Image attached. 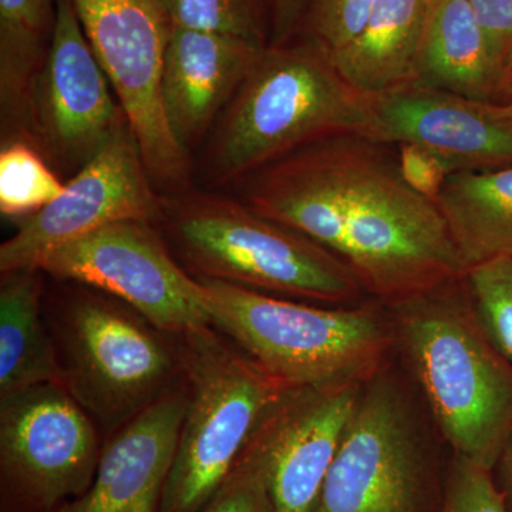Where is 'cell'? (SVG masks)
<instances>
[{
  "mask_svg": "<svg viewBox=\"0 0 512 512\" xmlns=\"http://www.w3.org/2000/svg\"><path fill=\"white\" fill-rule=\"evenodd\" d=\"M238 200L318 242L394 305L460 281L467 265L436 202L407 185L389 144L316 141L235 184Z\"/></svg>",
  "mask_w": 512,
  "mask_h": 512,
  "instance_id": "1",
  "label": "cell"
},
{
  "mask_svg": "<svg viewBox=\"0 0 512 512\" xmlns=\"http://www.w3.org/2000/svg\"><path fill=\"white\" fill-rule=\"evenodd\" d=\"M375 137L372 94L340 74L332 56L305 37L266 45L212 128L202 177L235 185L316 141Z\"/></svg>",
  "mask_w": 512,
  "mask_h": 512,
  "instance_id": "2",
  "label": "cell"
},
{
  "mask_svg": "<svg viewBox=\"0 0 512 512\" xmlns=\"http://www.w3.org/2000/svg\"><path fill=\"white\" fill-rule=\"evenodd\" d=\"M392 306L396 342L453 456L493 471L512 433V366L478 325L464 278Z\"/></svg>",
  "mask_w": 512,
  "mask_h": 512,
  "instance_id": "3",
  "label": "cell"
},
{
  "mask_svg": "<svg viewBox=\"0 0 512 512\" xmlns=\"http://www.w3.org/2000/svg\"><path fill=\"white\" fill-rule=\"evenodd\" d=\"M164 238L198 279L348 306L365 292L318 242L215 192L164 195Z\"/></svg>",
  "mask_w": 512,
  "mask_h": 512,
  "instance_id": "4",
  "label": "cell"
},
{
  "mask_svg": "<svg viewBox=\"0 0 512 512\" xmlns=\"http://www.w3.org/2000/svg\"><path fill=\"white\" fill-rule=\"evenodd\" d=\"M211 325L293 386L369 383L396 342L372 306H322L200 279Z\"/></svg>",
  "mask_w": 512,
  "mask_h": 512,
  "instance_id": "5",
  "label": "cell"
},
{
  "mask_svg": "<svg viewBox=\"0 0 512 512\" xmlns=\"http://www.w3.org/2000/svg\"><path fill=\"white\" fill-rule=\"evenodd\" d=\"M207 326L183 336L187 376L177 450L161 512H200L232 473L256 430L295 387Z\"/></svg>",
  "mask_w": 512,
  "mask_h": 512,
  "instance_id": "6",
  "label": "cell"
},
{
  "mask_svg": "<svg viewBox=\"0 0 512 512\" xmlns=\"http://www.w3.org/2000/svg\"><path fill=\"white\" fill-rule=\"evenodd\" d=\"M161 333L109 299L74 298L57 330L64 386L104 427L123 426L170 390L181 365Z\"/></svg>",
  "mask_w": 512,
  "mask_h": 512,
  "instance_id": "7",
  "label": "cell"
},
{
  "mask_svg": "<svg viewBox=\"0 0 512 512\" xmlns=\"http://www.w3.org/2000/svg\"><path fill=\"white\" fill-rule=\"evenodd\" d=\"M444 483L406 400L380 373L363 390L315 512H440Z\"/></svg>",
  "mask_w": 512,
  "mask_h": 512,
  "instance_id": "8",
  "label": "cell"
},
{
  "mask_svg": "<svg viewBox=\"0 0 512 512\" xmlns=\"http://www.w3.org/2000/svg\"><path fill=\"white\" fill-rule=\"evenodd\" d=\"M101 448L92 416L62 383L0 396L2 512H57L92 484Z\"/></svg>",
  "mask_w": 512,
  "mask_h": 512,
  "instance_id": "9",
  "label": "cell"
},
{
  "mask_svg": "<svg viewBox=\"0 0 512 512\" xmlns=\"http://www.w3.org/2000/svg\"><path fill=\"white\" fill-rule=\"evenodd\" d=\"M84 35L109 79L156 183L184 191L190 156L171 133L163 70L171 23L160 0H73Z\"/></svg>",
  "mask_w": 512,
  "mask_h": 512,
  "instance_id": "10",
  "label": "cell"
},
{
  "mask_svg": "<svg viewBox=\"0 0 512 512\" xmlns=\"http://www.w3.org/2000/svg\"><path fill=\"white\" fill-rule=\"evenodd\" d=\"M37 271L114 296L163 333L183 338L212 326L204 284L178 264L154 222L97 229L47 254Z\"/></svg>",
  "mask_w": 512,
  "mask_h": 512,
  "instance_id": "11",
  "label": "cell"
},
{
  "mask_svg": "<svg viewBox=\"0 0 512 512\" xmlns=\"http://www.w3.org/2000/svg\"><path fill=\"white\" fill-rule=\"evenodd\" d=\"M163 200L124 121L55 201L20 220L0 247V272L37 271L56 248L116 222H158Z\"/></svg>",
  "mask_w": 512,
  "mask_h": 512,
  "instance_id": "12",
  "label": "cell"
},
{
  "mask_svg": "<svg viewBox=\"0 0 512 512\" xmlns=\"http://www.w3.org/2000/svg\"><path fill=\"white\" fill-rule=\"evenodd\" d=\"M84 35L73 0L56 22L33 99L36 147L57 173L76 174L127 121Z\"/></svg>",
  "mask_w": 512,
  "mask_h": 512,
  "instance_id": "13",
  "label": "cell"
},
{
  "mask_svg": "<svg viewBox=\"0 0 512 512\" xmlns=\"http://www.w3.org/2000/svg\"><path fill=\"white\" fill-rule=\"evenodd\" d=\"M366 384L295 387L262 421L249 446L264 467L275 512H315Z\"/></svg>",
  "mask_w": 512,
  "mask_h": 512,
  "instance_id": "14",
  "label": "cell"
},
{
  "mask_svg": "<svg viewBox=\"0 0 512 512\" xmlns=\"http://www.w3.org/2000/svg\"><path fill=\"white\" fill-rule=\"evenodd\" d=\"M380 143L416 144L458 171L512 164V123L483 103L409 80L372 94Z\"/></svg>",
  "mask_w": 512,
  "mask_h": 512,
  "instance_id": "15",
  "label": "cell"
},
{
  "mask_svg": "<svg viewBox=\"0 0 512 512\" xmlns=\"http://www.w3.org/2000/svg\"><path fill=\"white\" fill-rule=\"evenodd\" d=\"M187 407V386L158 397L101 448L90 487L57 512H161Z\"/></svg>",
  "mask_w": 512,
  "mask_h": 512,
  "instance_id": "16",
  "label": "cell"
},
{
  "mask_svg": "<svg viewBox=\"0 0 512 512\" xmlns=\"http://www.w3.org/2000/svg\"><path fill=\"white\" fill-rule=\"evenodd\" d=\"M264 47L171 26L163 106L171 133L188 156L217 124Z\"/></svg>",
  "mask_w": 512,
  "mask_h": 512,
  "instance_id": "17",
  "label": "cell"
},
{
  "mask_svg": "<svg viewBox=\"0 0 512 512\" xmlns=\"http://www.w3.org/2000/svg\"><path fill=\"white\" fill-rule=\"evenodd\" d=\"M413 80L467 99L497 101L501 73L468 0H430Z\"/></svg>",
  "mask_w": 512,
  "mask_h": 512,
  "instance_id": "18",
  "label": "cell"
},
{
  "mask_svg": "<svg viewBox=\"0 0 512 512\" xmlns=\"http://www.w3.org/2000/svg\"><path fill=\"white\" fill-rule=\"evenodd\" d=\"M55 22L56 0H0L2 144L26 141L36 147L33 99Z\"/></svg>",
  "mask_w": 512,
  "mask_h": 512,
  "instance_id": "19",
  "label": "cell"
},
{
  "mask_svg": "<svg viewBox=\"0 0 512 512\" xmlns=\"http://www.w3.org/2000/svg\"><path fill=\"white\" fill-rule=\"evenodd\" d=\"M430 0H377L359 36L332 55L340 74L363 93L413 80Z\"/></svg>",
  "mask_w": 512,
  "mask_h": 512,
  "instance_id": "20",
  "label": "cell"
},
{
  "mask_svg": "<svg viewBox=\"0 0 512 512\" xmlns=\"http://www.w3.org/2000/svg\"><path fill=\"white\" fill-rule=\"evenodd\" d=\"M436 204L467 271L494 256L512 254V164L456 171Z\"/></svg>",
  "mask_w": 512,
  "mask_h": 512,
  "instance_id": "21",
  "label": "cell"
},
{
  "mask_svg": "<svg viewBox=\"0 0 512 512\" xmlns=\"http://www.w3.org/2000/svg\"><path fill=\"white\" fill-rule=\"evenodd\" d=\"M40 271L2 274L0 396L43 383H63L59 349L40 309Z\"/></svg>",
  "mask_w": 512,
  "mask_h": 512,
  "instance_id": "22",
  "label": "cell"
},
{
  "mask_svg": "<svg viewBox=\"0 0 512 512\" xmlns=\"http://www.w3.org/2000/svg\"><path fill=\"white\" fill-rule=\"evenodd\" d=\"M66 183L45 156L26 141L2 144L0 151V212L8 218L36 214L56 200Z\"/></svg>",
  "mask_w": 512,
  "mask_h": 512,
  "instance_id": "23",
  "label": "cell"
},
{
  "mask_svg": "<svg viewBox=\"0 0 512 512\" xmlns=\"http://www.w3.org/2000/svg\"><path fill=\"white\" fill-rule=\"evenodd\" d=\"M173 28L235 37L256 46L269 45L265 0H160Z\"/></svg>",
  "mask_w": 512,
  "mask_h": 512,
  "instance_id": "24",
  "label": "cell"
},
{
  "mask_svg": "<svg viewBox=\"0 0 512 512\" xmlns=\"http://www.w3.org/2000/svg\"><path fill=\"white\" fill-rule=\"evenodd\" d=\"M464 286L478 325L512 366V254L471 266Z\"/></svg>",
  "mask_w": 512,
  "mask_h": 512,
  "instance_id": "25",
  "label": "cell"
},
{
  "mask_svg": "<svg viewBox=\"0 0 512 512\" xmlns=\"http://www.w3.org/2000/svg\"><path fill=\"white\" fill-rule=\"evenodd\" d=\"M377 0H309L299 35L330 56L359 36Z\"/></svg>",
  "mask_w": 512,
  "mask_h": 512,
  "instance_id": "26",
  "label": "cell"
},
{
  "mask_svg": "<svg viewBox=\"0 0 512 512\" xmlns=\"http://www.w3.org/2000/svg\"><path fill=\"white\" fill-rule=\"evenodd\" d=\"M440 512H511L493 471L453 456L448 464Z\"/></svg>",
  "mask_w": 512,
  "mask_h": 512,
  "instance_id": "27",
  "label": "cell"
},
{
  "mask_svg": "<svg viewBox=\"0 0 512 512\" xmlns=\"http://www.w3.org/2000/svg\"><path fill=\"white\" fill-rule=\"evenodd\" d=\"M200 512H275L264 467L249 444L220 490Z\"/></svg>",
  "mask_w": 512,
  "mask_h": 512,
  "instance_id": "28",
  "label": "cell"
},
{
  "mask_svg": "<svg viewBox=\"0 0 512 512\" xmlns=\"http://www.w3.org/2000/svg\"><path fill=\"white\" fill-rule=\"evenodd\" d=\"M393 147L403 180L414 191L436 202L448 177L456 173L457 168L429 148L407 143Z\"/></svg>",
  "mask_w": 512,
  "mask_h": 512,
  "instance_id": "29",
  "label": "cell"
},
{
  "mask_svg": "<svg viewBox=\"0 0 512 512\" xmlns=\"http://www.w3.org/2000/svg\"><path fill=\"white\" fill-rule=\"evenodd\" d=\"M483 26L501 80L512 63V0H468ZM501 84V83H500Z\"/></svg>",
  "mask_w": 512,
  "mask_h": 512,
  "instance_id": "30",
  "label": "cell"
},
{
  "mask_svg": "<svg viewBox=\"0 0 512 512\" xmlns=\"http://www.w3.org/2000/svg\"><path fill=\"white\" fill-rule=\"evenodd\" d=\"M309 0H265L271 40L269 45H282L298 37Z\"/></svg>",
  "mask_w": 512,
  "mask_h": 512,
  "instance_id": "31",
  "label": "cell"
},
{
  "mask_svg": "<svg viewBox=\"0 0 512 512\" xmlns=\"http://www.w3.org/2000/svg\"><path fill=\"white\" fill-rule=\"evenodd\" d=\"M498 471V480L494 478L498 490L503 494L508 510L512 512V433L498 457L494 470Z\"/></svg>",
  "mask_w": 512,
  "mask_h": 512,
  "instance_id": "32",
  "label": "cell"
},
{
  "mask_svg": "<svg viewBox=\"0 0 512 512\" xmlns=\"http://www.w3.org/2000/svg\"><path fill=\"white\" fill-rule=\"evenodd\" d=\"M495 103H512V63L501 80Z\"/></svg>",
  "mask_w": 512,
  "mask_h": 512,
  "instance_id": "33",
  "label": "cell"
},
{
  "mask_svg": "<svg viewBox=\"0 0 512 512\" xmlns=\"http://www.w3.org/2000/svg\"><path fill=\"white\" fill-rule=\"evenodd\" d=\"M495 110L512 123V103H494Z\"/></svg>",
  "mask_w": 512,
  "mask_h": 512,
  "instance_id": "34",
  "label": "cell"
}]
</instances>
